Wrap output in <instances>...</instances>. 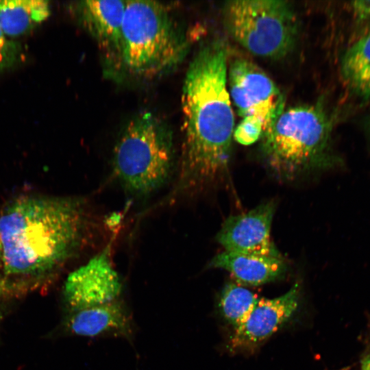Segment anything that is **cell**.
Here are the masks:
<instances>
[{"mask_svg": "<svg viewBox=\"0 0 370 370\" xmlns=\"http://www.w3.org/2000/svg\"><path fill=\"white\" fill-rule=\"evenodd\" d=\"M126 1H84L76 5L82 25L111 65L120 68L122 25Z\"/></svg>", "mask_w": 370, "mask_h": 370, "instance_id": "cell-11", "label": "cell"}, {"mask_svg": "<svg viewBox=\"0 0 370 370\" xmlns=\"http://www.w3.org/2000/svg\"><path fill=\"white\" fill-rule=\"evenodd\" d=\"M64 328L69 334L89 338L115 337L131 341L134 335L132 314L119 299L70 312Z\"/></svg>", "mask_w": 370, "mask_h": 370, "instance_id": "cell-12", "label": "cell"}, {"mask_svg": "<svg viewBox=\"0 0 370 370\" xmlns=\"http://www.w3.org/2000/svg\"><path fill=\"white\" fill-rule=\"evenodd\" d=\"M225 29L249 53L278 59L293 49L299 34V22L288 1L234 0L221 10Z\"/></svg>", "mask_w": 370, "mask_h": 370, "instance_id": "cell-6", "label": "cell"}, {"mask_svg": "<svg viewBox=\"0 0 370 370\" xmlns=\"http://www.w3.org/2000/svg\"><path fill=\"white\" fill-rule=\"evenodd\" d=\"M2 254H3L2 245H1V240H0V261L2 260Z\"/></svg>", "mask_w": 370, "mask_h": 370, "instance_id": "cell-20", "label": "cell"}, {"mask_svg": "<svg viewBox=\"0 0 370 370\" xmlns=\"http://www.w3.org/2000/svg\"><path fill=\"white\" fill-rule=\"evenodd\" d=\"M95 227L93 215L82 198H17L0 214L5 273L34 275L61 267L88 245Z\"/></svg>", "mask_w": 370, "mask_h": 370, "instance_id": "cell-2", "label": "cell"}, {"mask_svg": "<svg viewBox=\"0 0 370 370\" xmlns=\"http://www.w3.org/2000/svg\"><path fill=\"white\" fill-rule=\"evenodd\" d=\"M275 210L273 201L263 203L225 219L217 235L225 251L269 257H282L271 238V223Z\"/></svg>", "mask_w": 370, "mask_h": 370, "instance_id": "cell-10", "label": "cell"}, {"mask_svg": "<svg viewBox=\"0 0 370 370\" xmlns=\"http://www.w3.org/2000/svg\"><path fill=\"white\" fill-rule=\"evenodd\" d=\"M298 282L274 298L260 297L245 319L233 328L227 344L234 354L252 353L275 333L295 314L300 300Z\"/></svg>", "mask_w": 370, "mask_h": 370, "instance_id": "cell-9", "label": "cell"}, {"mask_svg": "<svg viewBox=\"0 0 370 370\" xmlns=\"http://www.w3.org/2000/svg\"><path fill=\"white\" fill-rule=\"evenodd\" d=\"M19 52V45L8 38L0 28V71L14 64L18 60Z\"/></svg>", "mask_w": 370, "mask_h": 370, "instance_id": "cell-17", "label": "cell"}, {"mask_svg": "<svg viewBox=\"0 0 370 370\" xmlns=\"http://www.w3.org/2000/svg\"><path fill=\"white\" fill-rule=\"evenodd\" d=\"M259 299L241 284L230 282L221 293L219 308L225 320L234 328L245 319Z\"/></svg>", "mask_w": 370, "mask_h": 370, "instance_id": "cell-16", "label": "cell"}, {"mask_svg": "<svg viewBox=\"0 0 370 370\" xmlns=\"http://www.w3.org/2000/svg\"><path fill=\"white\" fill-rule=\"evenodd\" d=\"M342 73L352 88L370 96V33L347 51L342 61Z\"/></svg>", "mask_w": 370, "mask_h": 370, "instance_id": "cell-15", "label": "cell"}, {"mask_svg": "<svg viewBox=\"0 0 370 370\" xmlns=\"http://www.w3.org/2000/svg\"><path fill=\"white\" fill-rule=\"evenodd\" d=\"M175 171V151L169 127L147 112L133 118L114 147L112 171L126 193L146 197L166 185Z\"/></svg>", "mask_w": 370, "mask_h": 370, "instance_id": "cell-4", "label": "cell"}, {"mask_svg": "<svg viewBox=\"0 0 370 370\" xmlns=\"http://www.w3.org/2000/svg\"><path fill=\"white\" fill-rule=\"evenodd\" d=\"M330 123L317 104L285 109L260 138V152L279 177L291 180L324 164Z\"/></svg>", "mask_w": 370, "mask_h": 370, "instance_id": "cell-5", "label": "cell"}, {"mask_svg": "<svg viewBox=\"0 0 370 370\" xmlns=\"http://www.w3.org/2000/svg\"><path fill=\"white\" fill-rule=\"evenodd\" d=\"M360 370H370V348L361 362Z\"/></svg>", "mask_w": 370, "mask_h": 370, "instance_id": "cell-19", "label": "cell"}, {"mask_svg": "<svg viewBox=\"0 0 370 370\" xmlns=\"http://www.w3.org/2000/svg\"><path fill=\"white\" fill-rule=\"evenodd\" d=\"M356 16L360 19H370V1H356L352 4Z\"/></svg>", "mask_w": 370, "mask_h": 370, "instance_id": "cell-18", "label": "cell"}, {"mask_svg": "<svg viewBox=\"0 0 370 370\" xmlns=\"http://www.w3.org/2000/svg\"><path fill=\"white\" fill-rule=\"evenodd\" d=\"M112 241L68 275L63 293L70 312L118 299L122 283L111 258Z\"/></svg>", "mask_w": 370, "mask_h": 370, "instance_id": "cell-8", "label": "cell"}, {"mask_svg": "<svg viewBox=\"0 0 370 370\" xmlns=\"http://www.w3.org/2000/svg\"><path fill=\"white\" fill-rule=\"evenodd\" d=\"M228 55L224 40L212 39L187 70L182 95V151L171 197L208 184L227 168L235 129Z\"/></svg>", "mask_w": 370, "mask_h": 370, "instance_id": "cell-1", "label": "cell"}, {"mask_svg": "<svg viewBox=\"0 0 370 370\" xmlns=\"http://www.w3.org/2000/svg\"><path fill=\"white\" fill-rule=\"evenodd\" d=\"M45 0H0V28L8 37H16L32 30L50 15Z\"/></svg>", "mask_w": 370, "mask_h": 370, "instance_id": "cell-14", "label": "cell"}, {"mask_svg": "<svg viewBox=\"0 0 370 370\" xmlns=\"http://www.w3.org/2000/svg\"><path fill=\"white\" fill-rule=\"evenodd\" d=\"M189 42L170 9L152 1H126L120 68L148 79L169 71L186 55Z\"/></svg>", "mask_w": 370, "mask_h": 370, "instance_id": "cell-3", "label": "cell"}, {"mask_svg": "<svg viewBox=\"0 0 370 370\" xmlns=\"http://www.w3.org/2000/svg\"><path fill=\"white\" fill-rule=\"evenodd\" d=\"M209 267L229 271L239 284H264L282 278L287 270L282 257H269L224 251L214 256Z\"/></svg>", "mask_w": 370, "mask_h": 370, "instance_id": "cell-13", "label": "cell"}, {"mask_svg": "<svg viewBox=\"0 0 370 370\" xmlns=\"http://www.w3.org/2000/svg\"><path fill=\"white\" fill-rule=\"evenodd\" d=\"M227 84L241 118L234 129V139L243 145H251L285 110L284 96L261 69L242 57L228 61Z\"/></svg>", "mask_w": 370, "mask_h": 370, "instance_id": "cell-7", "label": "cell"}]
</instances>
